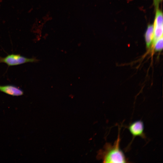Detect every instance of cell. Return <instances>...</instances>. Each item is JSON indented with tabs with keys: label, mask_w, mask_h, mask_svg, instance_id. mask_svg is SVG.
Masks as SVG:
<instances>
[{
	"label": "cell",
	"mask_w": 163,
	"mask_h": 163,
	"mask_svg": "<svg viewBox=\"0 0 163 163\" xmlns=\"http://www.w3.org/2000/svg\"><path fill=\"white\" fill-rule=\"evenodd\" d=\"M120 138L119 133L117 139L113 144L105 143L102 149L99 150L97 156L98 159L104 163H126L128 160L120 148Z\"/></svg>",
	"instance_id": "obj_1"
},
{
	"label": "cell",
	"mask_w": 163,
	"mask_h": 163,
	"mask_svg": "<svg viewBox=\"0 0 163 163\" xmlns=\"http://www.w3.org/2000/svg\"><path fill=\"white\" fill-rule=\"evenodd\" d=\"M35 58H28L19 54L8 55L4 58L0 57V63L3 62L8 66H14L22 64L27 62H37Z\"/></svg>",
	"instance_id": "obj_2"
},
{
	"label": "cell",
	"mask_w": 163,
	"mask_h": 163,
	"mask_svg": "<svg viewBox=\"0 0 163 163\" xmlns=\"http://www.w3.org/2000/svg\"><path fill=\"white\" fill-rule=\"evenodd\" d=\"M154 27L153 38L152 45L158 39L163 37V18L162 11L158 8L155 10Z\"/></svg>",
	"instance_id": "obj_3"
},
{
	"label": "cell",
	"mask_w": 163,
	"mask_h": 163,
	"mask_svg": "<svg viewBox=\"0 0 163 163\" xmlns=\"http://www.w3.org/2000/svg\"><path fill=\"white\" fill-rule=\"evenodd\" d=\"M127 127L133 138L136 136H139L143 139L146 138L144 133V125L142 121L138 120L134 121Z\"/></svg>",
	"instance_id": "obj_4"
},
{
	"label": "cell",
	"mask_w": 163,
	"mask_h": 163,
	"mask_svg": "<svg viewBox=\"0 0 163 163\" xmlns=\"http://www.w3.org/2000/svg\"><path fill=\"white\" fill-rule=\"evenodd\" d=\"M0 91L13 96H21L24 94L23 90L20 88L11 85H0Z\"/></svg>",
	"instance_id": "obj_5"
},
{
	"label": "cell",
	"mask_w": 163,
	"mask_h": 163,
	"mask_svg": "<svg viewBox=\"0 0 163 163\" xmlns=\"http://www.w3.org/2000/svg\"><path fill=\"white\" fill-rule=\"evenodd\" d=\"M154 35L153 24H149L144 34L146 47L149 49L152 45Z\"/></svg>",
	"instance_id": "obj_6"
},
{
	"label": "cell",
	"mask_w": 163,
	"mask_h": 163,
	"mask_svg": "<svg viewBox=\"0 0 163 163\" xmlns=\"http://www.w3.org/2000/svg\"><path fill=\"white\" fill-rule=\"evenodd\" d=\"M163 37L157 40L152 45L155 52L161 51L163 49Z\"/></svg>",
	"instance_id": "obj_7"
},
{
	"label": "cell",
	"mask_w": 163,
	"mask_h": 163,
	"mask_svg": "<svg viewBox=\"0 0 163 163\" xmlns=\"http://www.w3.org/2000/svg\"><path fill=\"white\" fill-rule=\"evenodd\" d=\"M162 0H153V4L155 10L159 8L160 4Z\"/></svg>",
	"instance_id": "obj_8"
}]
</instances>
